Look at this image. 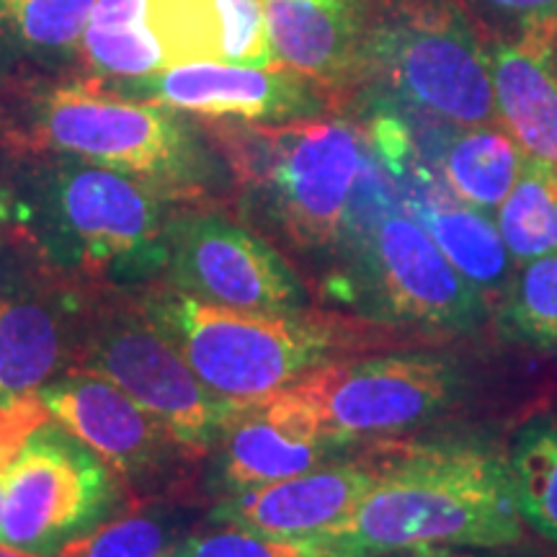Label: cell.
<instances>
[{"instance_id":"836d02e7","label":"cell","mask_w":557,"mask_h":557,"mask_svg":"<svg viewBox=\"0 0 557 557\" xmlns=\"http://www.w3.org/2000/svg\"><path fill=\"white\" fill-rule=\"evenodd\" d=\"M0 557H37V555H26V553H18V549H13V547L0 545Z\"/></svg>"},{"instance_id":"cb8c5ba5","label":"cell","mask_w":557,"mask_h":557,"mask_svg":"<svg viewBox=\"0 0 557 557\" xmlns=\"http://www.w3.org/2000/svg\"><path fill=\"white\" fill-rule=\"evenodd\" d=\"M498 325L508 341L557 354V253L513 271L500 295Z\"/></svg>"},{"instance_id":"603a6c76","label":"cell","mask_w":557,"mask_h":557,"mask_svg":"<svg viewBox=\"0 0 557 557\" xmlns=\"http://www.w3.org/2000/svg\"><path fill=\"white\" fill-rule=\"evenodd\" d=\"M496 227L513 263L557 253V169L527 158L521 176L496 209Z\"/></svg>"},{"instance_id":"6da1fadb","label":"cell","mask_w":557,"mask_h":557,"mask_svg":"<svg viewBox=\"0 0 557 557\" xmlns=\"http://www.w3.org/2000/svg\"><path fill=\"white\" fill-rule=\"evenodd\" d=\"M173 205L127 173L58 156L5 189L3 225L37 267L86 289L132 292L163 278Z\"/></svg>"},{"instance_id":"2e32d148","label":"cell","mask_w":557,"mask_h":557,"mask_svg":"<svg viewBox=\"0 0 557 557\" xmlns=\"http://www.w3.org/2000/svg\"><path fill=\"white\" fill-rule=\"evenodd\" d=\"M278 65L336 96L364 86L361 45L372 0H261Z\"/></svg>"},{"instance_id":"d6a6232c","label":"cell","mask_w":557,"mask_h":557,"mask_svg":"<svg viewBox=\"0 0 557 557\" xmlns=\"http://www.w3.org/2000/svg\"><path fill=\"white\" fill-rule=\"evenodd\" d=\"M545 62H547L549 73H553V78L557 81V34H555L553 41H549V47L545 50Z\"/></svg>"},{"instance_id":"8992f818","label":"cell","mask_w":557,"mask_h":557,"mask_svg":"<svg viewBox=\"0 0 557 557\" xmlns=\"http://www.w3.org/2000/svg\"><path fill=\"white\" fill-rule=\"evenodd\" d=\"M364 88L451 124H498L485 34L459 0H372Z\"/></svg>"},{"instance_id":"277c9868","label":"cell","mask_w":557,"mask_h":557,"mask_svg":"<svg viewBox=\"0 0 557 557\" xmlns=\"http://www.w3.org/2000/svg\"><path fill=\"white\" fill-rule=\"evenodd\" d=\"M205 124L94 83L34 96L21 139L34 152L73 156L127 173L171 201H199L233 184Z\"/></svg>"},{"instance_id":"7c38bea8","label":"cell","mask_w":557,"mask_h":557,"mask_svg":"<svg viewBox=\"0 0 557 557\" xmlns=\"http://www.w3.org/2000/svg\"><path fill=\"white\" fill-rule=\"evenodd\" d=\"M54 421L73 431L124 480L135 498H165L184 480L189 451L165 423L103 377L67 369L37 393Z\"/></svg>"},{"instance_id":"4fadbf2b","label":"cell","mask_w":557,"mask_h":557,"mask_svg":"<svg viewBox=\"0 0 557 557\" xmlns=\"http://www.w3.org/2000/svg\"><path fill=\"white\" fill-rule=\"evenodd\" d=\"M94 297L34 261L0 267V408L73 369Z\"/></svg>"},{"instance_id":"1f68e13d","label":"cell","mask_w":557,"mask_h":557,"mask_svg":"<svg viewBox=\"0 0 557 557\" xmlns=\"http://www.w3.org/2000/svg\"><path fill=\"white\" fill-rule=\"evenodd\" d=\"M382 557H500L491 555V549H459V547H423V549H403V553L382 555Z\"/></svg>"},{"instance_id":"5bb4252c","label":"cell","mask_w":557,"mask_h":557,"mask_svg":"<svg viewBox=\"0 0 557 557\" xmlns=\"http://www.w3.org/2000/svg\"><path fill=\"white\" fill-rule=\"evenodd\" d=\"M116 94L152 101L209 120L284 124L318 120L333 96L284 65H235V62H186L143 78L120 81Z\"/></svg>"},{"instance_id":"e0dca14e","label":"cell","mask_w":557,"mask_h":557,"mask_svg":"<svg viewBox=\"0 0 557 557\" xmlns=\"http://www.w3.org/2000/svg\"><path fill=\"white\" fill-rule=\"evenodd\" d=\"M148 21L165 62L278 65L261 0H148Z\"/></svg>"},{"instance_id":"f1b7e54d","label":"cell","mask_w":557,"mask_h":557,"mask_svg":"<svg viewBox=\"0 0 557 557\" xmlns=\"http://www.w3.org/2000/svg\"><path fill=\"white\" fill-rule=\"evenodd\" d=\"M169 557H336L305 540L267 537L248 529L214 524L184 534Z\"/></svg>"},{"instance_id":"ffe728a7","label":"cell","mask_w":557,"mask_h":557,"mask_svg":"<svg viewBox=\"0 0 557 557\" xmlns=\"http://www.w3.org/2000/svg\"><path fill=\"white\" fill-rule=\"evenodd\" d=\"M485 50L498 124L527 158L557 169V81L545 54L496 34H485Z\"/></svg>"},{"instance_id":"ac0fdd59","label":"cell","mask_w":557,"mask_h":557,"mask_svg":"<svg viewBox=\"0 0 557 557\" xmlns=\"http://www.w3.org/2000/svg\"><path fill=\"white\" fill-rule=\"evenodd\" d=\"M209 455L214 457V493L227 498L331 462L338 449L297 434L271 416L261 400H250L235 406Z\"/></svg>"},{"instance_id":"30bf717a","label":"cell","mask_w":557,"mask_h":557,"mask_svg":"<svg viewBox=\"0 0 557 557\" xmlns=\"http://www.w3.org/2000/svg\"><path fill=\"white\" fill-rule=\"evenodd\" d=\"M129 506L124 480L50 416L26 434L5 480L0 545L58 557Z\"/></svg>"},{"instance_id":"d6986e66","label":"cell","mask_w":557,"mask_h":557,"mask_svg":"<svg viewBox=\"0 0 557 557\" xmlns=\"http://www.w3.org/2000/svg\"><path fill=\"white\" fill-rule=\"evenodd\" d=\"M400 205L442 248L451 267L483 295H504L513 276V259L496 222L483 209L459 201L442 173L426 171L398 186Z\"/></svg>"},{"instance_id":"9a60e30c","label":"cell","mask_w":557,"mask_h":557,"mask_svg":"<svg viewBox=\"0 0 557 557\" xmlns=\"http://www.w3.org/2000/svg\"><path fill=\"white\" fill-rule=\"evenodd\" d=\"M382 455L331 459L295 478L220 498L209 521L282 540H308L357 508L380 475Z\"/></svg>"},{"instance_id":"d4e9b609","label":"cell","mask_w":557,"mask_h":557,"mask_svg":"<svg viewBox=\"0 0 557 557\" xmlns=\"http://www.w3.org/2000/svg\"><path fill=\"white\" fill-rule=\"evenodd\" d=\"M184 534L163 498L139 500L58 557H169Z\"/></svg>"},{"instance_id":"ba28073f","label":"cell","mask_w":557,"mask_h":557,"mask_svg":"<svg viewBox=\"0 0 557 557\" xmlns=\"http://www.w3.org/2000/svg\"><path fill=\"white\" fill-rule=\"evenodd\" d=\"M73 369L103 377L165 423L194 459L207 457L238 403L220 398L139 308L135 289L96 292Z\"/></svg>"},{"instance_id":"83f0119b","label":"cell","mask_w":557,"mask_h":557,"mask_svg":"<svg viewBox=\"0 0 557 557\" xmlns=\"http://www.w3.org/2000/svg\"><path fill=\"white\" fill-rule=\"evenodd\" d=\"M485 34L545 54L557 34V0H459Z\"/></svg>"},{"instance_id":"9c48e42d","label":"cell","mask_w":557,"mask_h":557,"mask_svg":"<svg viewBox=\"0 0 557 557\" xmlns=\"http://www.w3.org/2000/svg\"><path fill=\"white\" fill-rule=\"evenodd\" d=\"M341 256L344 271L333 287L374 323L426 333H472L485 323L483 292L403 207L389 209Z\"/></svg>"},{"instance_id":"8fae6325","label":"cell","mask_w":557,"mask_h":557,"mask_svg":"<svg viewBox=\"0 0 557 557\" xmlns=\"http://www.w3.org/2000/svg\"><path fill=\"white\" fill-rule=\"evenodd\" d=\"M160 282L225 308H308V289L292 263L259 233L214 209H176L171 214L169 261Z\"/></svg>"},{"instance_id":"5b68a950","label":"cell","mask_w":557,"mask_h":557,"mask_svg":"<svg viewBox=\"0 0 557 557\" xmlns=\"http://www.w3.org/2000/svg\"><path fill=\"white\" fill-rule=\"evenodd\" d=\"M135 297L197 377L233 403L267 398L372 336L351 320L325 312L225 308L181 295L163 282L135 289Z\"/></svg>"},{"instance_id":"4316f807","label":"cell","mask_w":557,"mask_h":557,"mask_svg":"<svg viewBox=\"0 0 557 557\" xmlns=\"http://www.w3.org/2000/svg\"><path fill=\"white\" fill-rule=\"evenodd\" d=\"M83 58L94 70L114 81H132L163 70V47L150 26L139 29H96L86 26L81 39Z\"/></svg>"},{"instance_id":"484cf974","label":"cell","mask_w":557,"mask_h":557,"mask_svg":"<svg viewBox=\"0 0 557 557\" xmlns=\"http://www.w3.org/2000/svg\"><path fill=\"white\" fill-rule=\"evenodd\" d=\"M96 0H0V29L32 50H70L83 39Z\"/></svg>"},{"instance_id":"7a4b0ae2","label":"cell","mask_w":557,"mask_h":557,"mask_svg":"<svg viewBox=\"0 0 557 557\" xmlns=\"http://www.w3.org/2000/svg\"><path fill=\"white\" fill-rule=\"evenodd\" d=\"M305 542L336 557L500 549L524 542V519L506 459L480 444H431L385 451L357 508Z\"/></svg>"},{"instance_id":"e575fe53","label":"cell","mask_w":557,"mask_h":557,"mask_svg":"<svg viewBox=\"0 0 557 557\" xmlns=\"http://www.w3.org/2000/svg\"><path fill=\"white\" fill-rule=\"evenodd\" d=\"M3 197H5V189H0V222H3Z\"/></svg>"},{"instance_id":"f546056e","label":"cell","mask_w":557,"mask_h":557,"mask_svg":"<svg viewBox=\"0 0 557 557\" xmlns=\"http://www.w3.org/2000/svg\"><path fill=\"white\" fill-rule=\"evenodd\" d=\"M45 418H50V410L45 408V403L37 395L0 408V508H3L5 480H9V472L16 462L21 444H24L26 434L34 426H39Z\"/></svg>"},{"instance_id":"52a82bcc","label":"cell","mask_w":557,"mask_h":557,"mask_svg":"<svg viewBox=\"0 0 557 557\" xmlns=\"http://www.w3.org/2000/svg\"><path fill=\"white\" fill-rule=\"evenodd\" d=\"M462 393L457 359L400 351L329 361L261 400L292 431L341 451L423 426L447 413Z\"/></svg>"},{"instance_id":"4dcf8cb0","label":"cell","mask_w":557,"mask_h":557,"mask_svg":"<svg viewBox=\"0 0 557 557\" xmlns=\"http://www.w3.org/2000/svg\"><path fill=\"white\" fill-rule=\"evenodd\" d=\"M88 26H96V29H139V26H150L148 0H96Z\"/></svg>"},{"instance_id":"3957f363","label":"cell","mask_w":557,"mask_h":557,"mask_svg":"<svg viewBox=\"0 0 557 557\" xmlns=\"http://www.w3.org/2000/svg\"><path fill=\"white\" fill-rule=\"evenodd\" d=\"M248 207L299 253H336L354 186L372 143L364 124L299 120L205 122Z\"/></svg>"},{"instance_id":"7402d4cb","label":"cell","mask_w":557,"mask_h":557,"mask_svg":"<svg viewBox=\"0 0 557 557\" xmlns=\"http://www.w3.org/2000/svg\"><path fill=\"white\" fill-rule=\"evenodd\" d=\"M506 462L524 524L557 547V413L527 421Z\"/></svg>"},{"instance_id":"44dd1931","label":"cell","mask_w":557,"mask_h":557,"mask_svg":"<svg viewBox=\"0 0 557 557\" xmlns=\"http://www.w3.org/2000/svg\"><path fill=\"white\" fill-rule=\"evenodd\" d=\"M524 163L527 152L500 124H478L449 137L438 171L459 201L491 214L513 189Z\"/></svg>"}]
</instances>
